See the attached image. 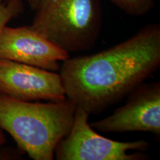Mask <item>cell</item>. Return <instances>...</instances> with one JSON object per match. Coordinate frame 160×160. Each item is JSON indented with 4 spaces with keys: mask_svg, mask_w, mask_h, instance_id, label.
Returning <instances> with one entry per match:
<instances>
[{
    "mask_svg": "<svg viewBox=\"0 0 160 160\" xmlns=\"http://www.w3.org/2000/svg\"><path fill=\"white\" fill-rule=\"evenodd\" d=\"M0 93L22 101L67 99L59 73L0 59Z\"/></svg>",
    "mask_w": 160,
    "mask_h": 160,
    "instance_id": "6",
    "label": "cell"
},
{
    "mask_svg": "<svg viewBox=\"0 0 160 160\" xmlns=\"http://www.w3.org/2000/svg\"><path fill=\"white\" fill-rule=\"evenodd\" d=\"M69 57L31 26H5L0 33V59L56 72L59 71V62Z\"/></svg>",
    "mask_w": 160,
    "mask_h": 160,
    "instance_id": "7",
    "label": "cell"
},
{
    "mask_svg": "<svg viewBox=\"0 0 160 160\" xmlns=\"http://www.w3.org/2000/svg\"><path fill=\"white\" fill-rule=\"evenodd\" d=\"M113 5L131 17H142L151 11L155 0H110Z\"/></svg>",
    "mask_w": 160,
    "mask_h": 160,
    "instance_id": "8",
    "label": "cell"
},
{
    "mask_svg": "<svg viewBox=\"0 0 160 160\" xmlns=\"http://www.w3.org/2000/svg\"><path fill=\"white\" fill-rule=\"evenodd\" d=\"M90 114L77 107L73 125L57 146V160H142L149 147L143 140L119 142L99 134L88 123Z\"/></svg>",
    "mask_w": 160,
    "mask_h": 160,
    "instance_id": "4",
    "label": "cell"
},
{
    "mask_svg": "<svg viewBox=\"0 0 160 160\" xmlns=\"http://www.w3.org/2000/svg\"><path fill=\"white\" fill-rule=\"evenodd\" d=\"M23 0H0V33L11 19L22 13Z\"/></svg>",
    "mask_w": 160,
    "mask_h": 160,
    "instance_id": "9",
    "label": "cell"
},
{
    "mask_svg": "<svg viewBox=\"0 0 160 160\" xmlns=\"http://www.w3.org/2000/svg\"><path fill=\"white\" fill-rule=\"evenodd\" d=\"M35 12L30 26L67 53L88 51L99 38L100 0H45Z\"/></svg>",
    "mask_w": 160,
    "mask_h": 160,
    "instance_id": "3",
    "label": "cell"
},
{
    "mask_svg": "<svg viewBox=\"0 0 160 160\" xmlns=\"http://www.w3.org/2000/svg\"><path fill=\"white\" fill-rule=\"evenodd\" d=\"M77 107L68 99L41 103L0 93V128L31 159L52 160L71 128Z\"/></svg>",
    "mask_w": 160,
    "mask_h": 160,
    "instance_id": "2",
    "label": "cell"
},
{
    "mask_svg": "<svg viewBox=\"0 0 160 160\" xmlns=\"http://www.w3.org/2000/svg\"><path fill=\"white\" fill-rule=\"evenodd\" d=\"M125 105L111 115L90 124L102 133L148 132L160 135V82L145 84L129 93Z\"/></svg>",
    "mask_w": 160,
    "mask_h": 160,
    "instance_id": "5",
    "label": "cell"
},
{
    "mask_svg": "<svg viewBox=\"0 0 160 160\" xmlns=\"http://www.w3.org/2000/svg\"><path fill=\"white\" fill-rule=\"evenodd\" d=\"M62 62L59 75L66 98L89 114L99 113L159 69L160 25L148 24L122 42Z\"/></svg>",
    "mask_w": 160,
    "mask_h": 160,
    "instance_id": "1",
    "label": "cell"
},
{
    "mask_svg": "<svg viewBox=\"0 0 160 160\" xmlns=\"http://www.w3.org/2000/svg\"><path fill=\"white\" fill-rule=\"evenodd\" d=\"M28 4L30 8L33 11H36L40 5L42 4L45 0H25Z\"/></svg>",
    "mask_w": 160,
    "mask_h": 160,
    "instance_id": "10",
    "label": "cell"
},
{
    "mask_svg": "<svg viewBox=\"0 0 160 160\" xmlns=\"http://www.w3.org/2000/svg\"><path fill=\"white\" fill-rule=\"evenodd\" d=\"M5 141H6L5 136L3 133L2 130L0 128V147H2V146L4 144H5Z\"/></svg>",
    "mask_w": 160,
    "mask_h": 160,
    "instance_id": "11",
    "label": "cell"
}]
</instances>
